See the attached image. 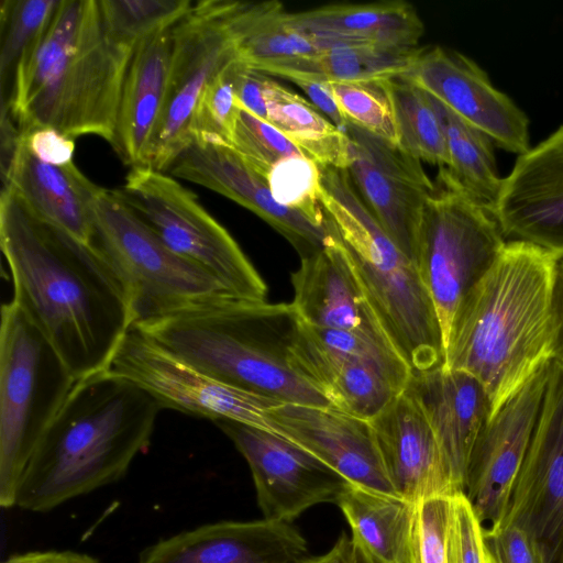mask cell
<instances>
[{"label": "cell", "mask_w": 563, "mask_h": 563, "mask_svg": "<svg viewBox=\"0 0 563 563\" xmlns=\"http://www.w3.org/2000/svg\"><path fill=\"white\" fill-rule=\"evenodd\" d=\"M0 245L13 300L79 379L110 367L134 325L130 295L90 244L38 218L10 187L0 196Z\"/></svg>", "instance_id": "cell-1"}, {"label": "cell", "mask_w": 563, "mask_h": 563, "mask_svg": "<svg viewBox=\"0 0 563 563\" xmlns=\"http://www.w3.org/2000/svg\"><path fill=\"white\" fill-rule=\"evenodd\" d=\"M133 49L110 36L99 0H58L16 65L1 115L19 133L52 128L73 140L97 135L112 145Z\"/></svg>", "instance_id": "cell-2"}, {"label": "cell", "mask_w": 563, "mask_h": 563, "mask_svg": "<svg viewBox=\"0 0 563 563\" xmlns=\"http://www.w3.org/2000/svg\"><path fill=\"white\" fill-rule=\"evenodd\" d=\"M556 256L507 242L460 305L444 339V366L484 386L492 416L552 360L550 300ZM490 416V417H492Z\"/></svg>", "instance_id": "cell-3"}, {"label": "cell", "mask_w": 563, "mask_h": 563, "mask_svg": "<svg viewBox=\"0 0 563 563\" xmlns=\"http://www.w3.org/2000/svg\"><path fill=\"white\" fill-rule=\"evenodd\" d=\"M163 409L110 369L77 379L25 466L15 506L44 512L117 482L148 446Z\"/></svg>", "instance_id": "cell-4"}, {"label": "cell", "mask_w": 563, "mask_h": 563, "mask_svg": "<svg viewBox=\"0 0 563 563\" xmlns=\"http://www.w3.org/2000/svg\"><path fill=\"white\" fill-rule=\"evenodd\" d=\"M296 323L291 303L228 297L134 327L225 384L284 404L331 406L288 361Z\"/></svg>", "instance_id": "cell-5"}, {"label": "cell", "mask_w": 563, "mask_h": 563, "mask_svg": "<svg viewBox=\"0 0 563 563\" xmlns=\"http://www.w3.org/2000/svg\"><path fill=\"white\" fill-rule=\"evenodd\" d=\"M320 172L323 212L412 374L443 365L441 325L413 261L369 211L346 170Z\"/></svg>", "instance_id": "cell-6"}, {"label": "cell", "mask_w": 563, "mask_h": 563, "mask_svg": "<svg viewBox=\"0 0 563 563\" xmlns=\"http://www.w3.org/2000/svg\"><path fill=\"white\" fill-rule=\"evenodd\" d=\"M77 378L13 301L1 307L0 505L15 506L20 479Z\"/></svg>", "instance_id": "cell-7"}, {"label": "cell", "mask_w": 563, "mask_h": 563, "mask_svg": "<svg viewBox=\"0 0 563 563\" xmlns=\"http://www.w3.org/2000/svg\"><path fill=\"white\" fill-rule=\"evenodd\" d=\"M92 222L90 245L125 286L134 325L200 302L235 297L210 274L169 250L120 190L100 187L92 202Z\"/></svg>", "instance_id": "cell-8"}, {"label": "cell", "mask_w": 563, "mask_h": 563, "mask_svg": "<svg viewBox=\"0 0 563 563\" xmlns=\"http://www.w3.org/2000/svg\"><path fill=\"white\" fill-rule=\"evenodd\" d=\"M495 217L439 167L418 227L413 263L437 312L444 339L468 292L503 252Z\"/></svg>", "instance_id": "cell-9"}, {"label": "cell", "mask_w": 563, "mask_h": 563, "mask_svg": "<svg viewBox=\"0 0 563 563\" xmlns=\"http://www.w3.org/2000/svg\"><path fill=\"white\" fill-rule=\"evenodd\" d=\"M120 192L178 256L210 274L233 296L266 300L267 286L236 241L173 176L133 167Z\"/></svg>", "instance_id": "cell-10"}, {"label": "cell", "mask_w": 563, "mask_h": 563, "mask_svg": "<svg viewBox=\"0 0 563 563\" xmlns=\"http://www.w3.org/2000/svg\"><path fill=\"white\" fill-rule=\"evenodd\" d=\"M109 369L146 389L164 409L212 421L232 420L276 433L271 412L284 402L200 372L135 327L118 346Z\"/></svg>", "instance_id": "cell-11"}, {"label": "cell", "mask_w": 563, "mask_h": 563, "mask_svg": "<svg viewBox=\"0 0 563 563\" xmlns=\"http://www.w3.org/2000/svg\"><path fill=\"white\" fill-rule=\"evenodd\" d=\"M228 2L197 1L173 26L168 89L146 167L167 172L175 158L192 143L190 124L199 98L212 79L238 60L224 23Z\"/></svg>", "instance_id": "cell-12"}, {"label": "cell", "mask_w": 563, "mask_h": 563, "mask_svg": "<svg viewBox=\"0 0 563 563\" xmlns=\"http://www.w3.org/2000/svg\"><path fill=\"white\" fill-rule=\"evenodd\" d=\"M500 522L527 530L548 563L563 556V364L551 360L523 462ZM498 521V522H499Z\"/></svg>", "instance_id": "cell-13"}, {"label": "cell", "mask_w": 563, "mask_h": 563, "mask_svg": "<svg viewBox=\"0 0 563 563\" xmlns=\"http://www.w3.org/2000/svg\"><path fill=\"white\" fill-rule=\"evenodd\" d=\"M214 423L247 462L265 519L292 522L308 508L335 503L351 484L291 441L250 424Z\"/></svg>", "instance_id": "cell-14"}, {"label": "cell", "mask_w": 563, "mask_h": 563, "mask_svg": "<svg viewBox=\"0 0 563 563\" xmlns=\"http://www.w3.org/2000/svg\"><path fill=\"white\" fill-rule=\"evenodd\" d=\"M549 362L503 404L476 438L464 495L482 525H494L506 514L542 404Z\"/></svg>", "instance_id": "cell-15"}, {"label": "cell", "mask_w": 563, "mask_h": 563, "mask_svg": "<svg viewBox=\"0 0 563 563\" xmlns=\"http://www.w3.org/2000/svg\"><path fill=\"white\" fill-rule=\"evenodd\" d=\"M346 172L361 198L397 246L413 261L415 241L434 183L421 161L347 123Z\"/></svg>", "instance_id": "cell-16"}, {"label": "cell", "mask_w": 563, "mask_h": 563, "mask_svg": "<svg viewBox=\"0 0 563 563\" xmlns=\"http://www.w3.org/2000/svg\"><path fill=\"white\" fill-rule=\"evenodd\" d=\"M405 76L496 146L518 155L530 148L526 113L462 53L441 45L421 48Z\"/></svg>", "instance_id": "cell-17"}, {"label": "cell", "mask_w": 563, "mask_h": 563, "mask_svg": "<svg viewBox=\"0 0 563 563\" xmlns=\"http://www.w3.org/2000/svg\"><path fill=\"white\" fill-rule=\"evenodd\" d=\"M325 220L329 234L324 246L302 257L291 274L290 303L298 318L311 327L354 334L400 354L327 217Z\"/></svg>", "instance_id": "cell-18"}, {"label": "cell", "mask_w": 563, "mask_h": 563, "mask_svg": "<svg viewBox=\"0 0 563 563\" xmlns=\"http://www.w3.org/2000/svg\"><path fill=\"white\" fill-rule=\"evenodd\" d=\"M493 216L505 236L563 257V124L518 155Z\"/></svg>", "instance_id": "cell-19"}, {"label": "cell", "mask_w": 563, "mask_h": 563, "mask_svg": "<svg viewBox=\"0 0 563 563\" xmlns=\"http://www.w3.org/2000/svg\"><path fill=\"white\" fill-rule=\"evenodd\" d=\"M168 170L173 177L201 185L247 208L288 240L301 258L325 244L327 220L319 225L276 202L266 178L232 146L194 142Z\"/></svg>", "instance_id": "cell-20"}, {"label": "cell", "mask_w": 563, "mask_h": 563, "mask_svg": "<svg viewBox=\"0 0 563 563\" xmlns=\"http://www.w3.org/2000/svg\"><path fill=\"white\" fill-rule=\"evenodd\" d=\"M271 416L276 434L308 451L351 484L398 496L369 420L331 406L299 404H283Z\"/></svg>", "instance_id": "cell-21"}, {"label": "cell", "mask_w": 563, "mask_h": 563, "mask_svg": "<svg viewBox=\"0 0 563 563\" xmlns=\"http://www.w3.org/2000/svg\"><path fill=\"white\" fill-rule=\"evenodd\" d=\"M307 541L292 522L221 521L147 547L140 563H308Z\"/></svg>", "instance_id": "cell-22"}, {"label": "cell", "mask_w": 563, "mask_h": 563, "mask_svg": "<svg viewBox=\"0 0 563 563\" xmlns=\"http://www.w3.org/2000/svg\"><path fill=\"white\" fill-rule=\"evenodd\" d=\"M369 423L387 476L400 498L418 504L459 494L433 430L406 388Z\"/></svg>", "instance_id": "cell-23"}, {"label": "cell", "mask_w": 563, "mask_h": 563, "mask_svg": "<svg viewBox=\"0 0 563 563\" xmlns=\"http://www.w3.org/2000/svg\"><path fill=\"white\" fill-rule=\"evenodd\" d=\"M406 389L426 415L459 494L478 433L492 416L484 386L471 374L444 365L413 373Z\"/></svg>", "instance_id": "cell-24"}, {"label": "cell", "mask_w": 563, "mask_h": 563, "mask_svg": "<svg viewBox=\"0 0 563 563\" xmlns=\"http://www.w3.org/2000/svg\"><path fill=\"white\" fill-rule=\"evenodd\" d=\"M3 186L38 218L90 244L92 202L100 187L74 164H52L37 158L18 133L11 146L1 148Z\"/></svg>", "instance_id": "cell-25"}, {"label": "cell", "mask_w": 563, "mask_h": 563, "mask_svg": "<svg viewBox=\"0 0 563 563\" xmlns=\"http://www.w3.org/2000/svg\"><path fill=\"white\" fill-rule=\"evenodd\" d=\"M288 361L332 407L366 420L402 391L374 365L322 344L298 316Z\"/></svg>", "instance_id": "cell-26"}, {"label": "cell", "mask_w": 563, "mask_h": 563, "mask_svg": "<svg viewBox=\"0 0 563 563\" xmlns=\"http://www.w3.org/2000/svg\"><path fill=\"white\" fill-rule=\"evenodd\" d=\"M174 47L173 27L139 42L119 103L112 147L131 168L145 166L166 100Z\"/></svg>", "instance_id": "cell-27"}, {"label": "cell", "mask_w": 563, "mask_h": 563, "mask_svg": "<svg viewBox=\"0 0 563 563\" xmlns=\"http://www.w3.org/2000/svg\"><path fill=\"white\" fill-rule=\"evenodd\" d=\"M289 22L321 51L356 45L413 49L424 32L416 9L399 0L328 4L289 13Z\"/></svg>", "instance_id": "cell-28"}, {"label": "cell", "mask_w": 563, "mask_h": 563, "mask_svg": "<svg viewBox=\"0 0 563 563\" xmlns=\"http://www.w3.org/2000/svg\"><path fill=\"white\" fill-rule=\"evenodd\" d=\"M336 505L363 563H411L416 504L350 484Z\"/></svg>", "instance_id": "cell-29"}, {"label": "cell", "mask_w": 563, "mask_h": 563, "mask_svg": "<svg viewBox=\"0 0 563 563\" xmlns=\"http://www.w3.org/2000/svg\"><path fill=\"white\" fill-rule=\"evenodd\" d=\"M224 23L238 60L261 73L321 51L313 40L290 24L289 13L278 1H229Z\"/></svg>", "instance_id": "cell-30"}, {"label": "cell", "mask_w": 563, "mask_h": 563, "mask_svg": "<svg viewBox=\"0 0 563 563\" xmlns=\"http://www.w3.org/2000/svg\"><path fill=\"white\" fill-rule=\"evenodd\" d=\"M268 122L320 166L346 170L350 140L311 102L268 76L264 82Z\"/></svg>", "instance_id": "cell-31"}, {"label": "cell", "mask_w": 563, "mask_h": 563, "mask_svg": "<svg viewBox=\"0 0 563 563\" xmlns=\"http://www.w3.org/2000/svg\"><path fill=\"white\" fill-rule=\"evenodd\" d=\"M420 49L336 46L271 66L262 73L289 81L295 78L338 82L389 80L407 75Z\"/></svg>", "instance_id": "cell-32"}, {"label": "cell", "mask_w": 563, "mask_h": 563, "mask_svg": "<svg viewBox=\"0 0 563 563\" xmlns=\"http://www.w3.org/2000/svg\"><path fill=\"white\" fill-rule=\"evenodd\" d=\"M430 98L445 134L449 153L445 168L468 195L493 214L504 180L498 173L494 142L440 101Z\"/></svg>", "instance_id": "cell-33"}, {"label": "cell", "mask_w": 563, "mask_h": 563, "mask_svg": "<svg viewBox=\"0 0 563 563\" xmlns=\"http://www.w3.org/2000/svg\"><path fill=\"white\" fill-rule=\"evenodd\" d=\"M399 147L419 161L449 165L445 134L430 96L406 76L390 79Z\"/></svg>", "instance_id": "cell-34"}, {"label": "cell", "mask_w": 563, "mask_h": 563, "mask_svg": "<svg viewBox=\"0 0 563 563\" xmlns=\"http://www.w3.org/2000/svg\"><path fill=\"white\" fill-rule=\"evenodd\" d=\"M110 36L134 48L145 37L173 27L194 7L190 0H99Z\"/></svg>", "instance_id": "cell-35"}, {"label": "cell", "mask_w": 563, "mask_h": 563, "mask_svg": "<svg viewBox=\"0 0 563 563\" xmlns=\"http://www.w3.org/2000/svg\"><path fill=\"white\" fill-rule=\"evenodd\" d=\"M328 82L347 123L399 146L390 79Z\"/></svg>", "instance_id": "cell-36"}, {"label": "cell", "mask_w": 563, "mask_h": 563, "mask_svg": "<svg viewBox=\"0 0 563 563\" xmlns=\"http://www.w3.org/2000/svg\"><path fill=\"white\" fill-rule=\"evenodd\" d=\"M58 0H3L1 2V100L11 88L16 65L42 33ZM8 91V95H9Z\"/></svg>", "instance_id": "cell-37"}, {"label": "cell", "mask_w": 563, "mask_h": 563, "mask_svg": "<svg viewBox=\"0 0 563 563\" xmlns=\"http://www.w3.org/2000/svg\"><path fill=\"white\" fill-rule=\"evenodd\" d=\"M238 64L227 66L205 88L190 124L192 143L232 146L241 108L235 91Z\"/></svg>", "instance_id": "cell-38"}, {"label": "cell", "mask_w": 563, "mask_h": 563, "mask_svg": "<svg viewBox=\"0 0 563 563\" xmlns=\"http://www.w3.org/2000/svg\"><path fill=\"white\" fill-rule=\"evenodd\" d=\"M266 180L276 202L319 225L325 224L320 165L313 159L305 154L285 157L271 168Z\"/></svg>", "instance_id": "cell-39"}, {"label": "cell", "mask_w": 563, "mask_h": 563, "mask_svg": "<svg viewBox=\"0 0 563 563\" xmlns=\"http://www.w3.org/2000/svg\"><path fill=\"white\" fill-rule=\"evenodd\" d=\"M232 147L265 178L280 159L303 154L272 123L262 120L242 106L232 136Z\"/></svg>", "instance_id": "cell-40"}, {"label": "cell", "mask_w": 563, "mask_h": 563, "mask_svg": "<svg viewBox=\"0 0 563 563\" xmlns=\"http://www.w3.org/2000/svg\"><path fill=\"white\" fill-rule=\"evenodd\" d=\"M452 497L434 496L416 504L411 563H449Z\"/></svg>", "instance_id": "cell-41"}, {"label": "cell", "mask_w": 563, "mask_h": 563, "mask_svg": "<svg viewBox=\"0 0 563 563\" xmlns=\"http://www.w3.org/2000/svg\"><path fill=\"white\" fill-rule=\"evenodd\" d=\"M449 563H485L483 525L464 494L452 497Z\"/></svg>", "instance_id": "cell-42"}, {"label": "cell", "mask_w": 563, "mask_h": 563, "mask_svg": "<svg viewBox=\"0 0 563 563\" xmlns=\"http://www.w3.org/2000/svg\"><path fill=\"white\" fill-rule=\"evenodd\" d=\"M483 544L495 563H548L532 536L515 523L483 527Z\"/></svg>", "instance_id": "cell-43"}, {"label": "cell", "mask_w": 563, "mask_h": 563, "mask_svg": "<svg viewBox=\"0 0 563 563\" xmlns=\"http://www.w3.org/2000/svg\"><path fill=\"white\" fill-rule=\"evenodd\" d=\"M19 134L37 158L58 165L73 162L74 140L58 131L41 128Z\"/></svg>", "instance_id": "cell-44"}, {"label": "cell", "mask_w": 563, "mask_h": 563, "mask_svg": "<svg viewBox=\"0 0 563 563\" xmlns=\"http://www.w3.org/2000/svg\"><path fill=\"white\" fill-rule=\"evenodd\" d=\"M267 75L240 63L235 73V91L242 107L268 122L264 100V82Z\"/></svg>", "instance_id": "cell-45"}, {"label": "cell", "mask_w": 563, "mask_h": 563, "mask_svg": "<svg viewBox=\"0 0 563 563\" xmlns=\"http://www.w3.org/2000/svg\"><path fill=\"white\" fill-rule=\"evenodd\" d=\"M300 87L311 103L340 130L345 131L347 121L341 113L328 81L313 78H295L290 80Z\"/></svg>", "instance_id": "cell-46"}, {"label": "cell", "mask_w": 563, "mask_h": 563, "mask_svg": "<svg viewBox=\"0 0 563 563\" xmlns=\"http://www.w3.org/2000/svg\"><path fill=\"white\" fill-rule=\"evenodd\" d=\"M552 360L563 364V257H556L550 300Z\"/></svg>", "instance_id": "cell-47"}, {"label": "cell", "mask_w": 563, "mask_h": 563, "mask_svg": "<svg viewBox=\"0 0 563 563\" xmlns=\"http://www.w3.org/2000/svg\"><path fill=\"white\" fill-rule=\"evenodd\" d=\"M2 563H100L95 558L71 551H43L15 554Z\"/></svg>", "instance_id": "cell-48"}, {"label": "cell", "mask_w": 563, "mask_h": 563, "mask_svg": "<svg viewBox=\"0 0 563 563\" xmlns=\"http://www.w3.org/2000/svg\"><path fill=\"white\" fill-rule=\"evenodd\" d=\"M308 563H363L352 544L351 538L342 532L334 545L324 554L311 556Z\"/></svg>", "instance_id": "cell-49"}, {"label": "cell", "mask_w": 563, "mask_h": 563, "mask_svg": "<svg viewBox=\"0 0 563 563\" xmlns=\"http://www.w3.org/2000/svg\"><path fill=\"white\" fill-rule=\"evenodd\" d=\"M484 553H485V563H495L492 558L485 552L484 550Z\"/></svg>", "instance_id": "cell-50"}, {"label": "cell", "mask_w": 563, "mask_h": 563, "mask_svg": "<svg viewBox=\"0 0 563 563\" xmlns=\"http://www.w3.org/2000/svg\"><path fill=\"white\" fill-rule=\"evenodd\" d=\"M561 563H563V556H562Z\"/></svg>", "instance_id": "cell-51"}]
</instances>
